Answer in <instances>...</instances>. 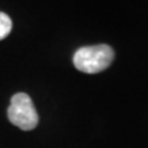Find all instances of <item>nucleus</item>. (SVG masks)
<instances>
[{
	"mask_svg": "<svg viewBox=\"0 0 148 148\" xmlns=\"http://www.w3.org/2000/svg\"><path fill=\"white\" fill-rule=\"evenodd\" d=\"M12 30V21L5 12H0V41L10 35Z\"/></svg>",
	"mask_w": 148,
	"mask_h": 148,
	"instance_id": "3",
	"label": "nucleus"
},
{
	"mask_svg": "<svg viewBox=\"0 0 148 148\" xmlns=\"http://www.w3.org/2000/svg\"><path fill=\"white\" fill-rule=\"evenodd\" d=\"M115 58L114 49L109 45L85 46L73 56V63L78 71L86 74H96L108 69Z\"/></svg>",
	"mask_w": 148,
	"mask_h": 148,
	"instance_id": "1",
	"label": "nucleus"
},
{
	"mask_svg": "<svg viewBox=\"0 0 148 148\" xmlns=\"http://www.w3.org/2000/svg\"><path fill=\"white\" fill-rule=\"evenodd\" d=\"M8 119L22 131H31L38 125V114L32 99L25 92H17L11 98L8 109Z\"/></svg>",
	"mask_w": 148,
	"mask_h": 148,
	"instance_id": "2",
	"label": "nucleus"
}]
</instances>
